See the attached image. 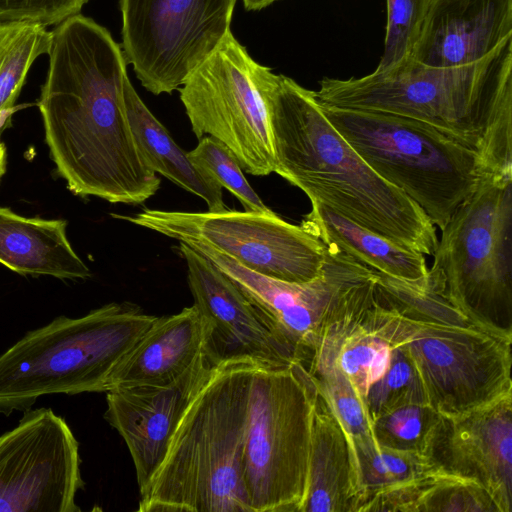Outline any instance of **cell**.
Here are the masks:
<instances>
[{"mask_svg": "<svg viewBox=\"0 0 512 512\" xmlns=\"http://www.w3.org/2000/svg\"><path fill=\"white\" fill-rule=\"evenodd\" d=\"M278 0H242L244 8L247 11L262 10Z\"/></svg>", "mask_w": 512, "mask_h": 512, "instance_id": "1f68e13d", "label": "cell"}, {"mask_svg": "<svg viewBox=\"0 0 512 512\" xmlns=\"http://www.w3.org/2000/svg\"><path fill=\"white\" fill-rule=\"evenodd\" d=\"M424 454L438 471L478 483L499 512H512V391L441 415Z\"/></svg>", "mask_w": 512, "mask_h": 512, "instance_id": "2e32d148", "label": "cell"}, {"mask_svg": "<svg viewBox=\"0 0 512 512\" xmlns=\"http://www.w3.org/2000/svg\"><path fill=\"white\" fill-rule=\"evenodd\" d=\"M512 37V0H431L409 58L426 66L477 62Z\"/></svg>", "mask_w": 512, "mask_h": 512, "instance_id": "ac0fdd59", "label": "cell"}, {"mask_svg": "<svg viewBox=\"0 0 512 512\" xmlns=\"http://www.w3.org/2000/svg\"><path fill=\"white\" fill-rule=\"evenodd\" d=\"M155 319L134 303L112 302L28 332L0 355V414L26 412L47 394L106 392Z\"/></svg>", "mask_w": 512, "mask_h": 512, "instance_id": "8992f818", "label": "cell"}, {"mask_svg": "<svg viewBox=\"0 0 512 512\" xmlns=\"http://www.w3.org/2000/svg\"><path fill=\"white\" fill-rule=\"evenodd\" d=\"M273 74L229 32L179 88L196 137L217 139L255 176H267L275 167L265 102Z\"/></svg>", "mask_w": 512, "mask_h": 512, "instance_id": "30bf717a", "label": "cell"}, {"mask_svg": "<svg viewBox=\"0 0 512 512\" xmlns=\"http://www.w3.org/2000/svg\"><path fill=\"white\" fill-rule=\"evenodd\" d=\"M188 156L222 188L229 190L241 202L245 211L273 213L248 183L234 153L223 143L211 136H204L188 152Z\"/></svg>", "mask_w": 512, "mask_h": 512, "instance_id": "83f0119b", "label": "cell"}, {"mask_svg": "<svg viewBox=\"0 0 512 512\" xmlns=\"http://www.w3.org/2000/svg\"><path fill=\"white\" fill-rule=\"evenodd\" d=\"M441 232L430 279L460 311L512 336V177L486 178Z\"/></svg>", "mask_w": 512, "mask_h": 512, "instance_id": "ba28073f", "label": "cell"}, {"mask_svg": "<svg viewBox=\"0 0 512 512\" xmlns=\"http://www.w3.org/2000/svg\"><path fill=\"white\" fill-rule=\"evenodd\" d=\"M257 363L213 367L188 404L139 512H251L243 481L248 397Z\"/></svg>", "mask_w": 512, "mask_h": 512, "instance_id": "5b68a950", "label": "cell"}, {"mask_svg": "<svg viewBox=\"0 0 512 512\" xmlns=\"http://www.w3.org/2000/svg\"><path fill=\"white\" fill-rule=\"evenodd\" d=\"M186 245L213 263L242 291L306 367L324 328L375 283L373 269L329 246L317 278L291 283L251 271L205 244Z\"/></svg>", "mask_w": 512, "mask_h": 512, "instance_id": "7c38bea8", "label": "cell"}, {"mask_svg": "<svg viewBox=\"0 0 512 512\" xmlns=\"http://www.w3.org/2000/svg\"><path fill=\"white\" fill-rule=\"evenodd\" d=\"M124 99L135 141L149 168L203 199L208 211L226 210L222 187L176 144L165 126L144 104L129 78L125 82Z\"/></svg>", "mask_w": 512, "mask_h": 512, "instance_id": "603a6c76", "label": "cell"}, {"mask_svg": "<svg viewBox=\"0 0 512 512\" xmlns=\"http://www.w3.org/2000/svg\"><path fill=\"white\" fill-rule=\"evenodd\" d=\"M178 251L187 265L193 306L206 324L204 352L214 366L237 360L275 366L302 363L222 271L184 243Z\"/></svg>", "mask_w": 512, "mask_h": 512, "instance_id": "9a60e30c", "label": "cell"}, {"mask_svg": "<svg viewBox=\"0 0 512 512\" xmlns=\"http://www.w3.org/2000/svg\"><path fill=\"white\" fill-rule=\"evenodd\" d=\"M90 0H0V23L57 26L81 13Z\"/></svg>", "mask_w": 512, "mask_h": 512, "instance_id": "4dcf8cb0", "label": "cell"}, {"mask_svg": "<svg viewBox=\"0 0 512 512\" xmlns=\"http://www.w3.org/2000/svg\"><path fill=\"white\" fill-rule=\"evenodd\" d=\"M300 225L326 246L388 276L410 282L427 276L424 254L364 228L321 203L311 202V210Z\"/></svg>", "mask_w": 512, "mask_h": 512, "instance_id": "7402d4cb", "label": "cell"}, {"mask_svg": "<svg viewBox=\"0 0 512 512\" xmlns=\"http://www.w3.org/2000/svg\"><path fill=\"white\" fill-rule=\"evenodd\" d=\"M431 0H387L384 51L375 72L407 60Z\"/></svg>", "mask_w": 512, "mask_h": 512, "instance_id": "f1b7e54d", "label": "cell"}, {"mask_svg": "<svg viewBox=\"0 0 512 512\" xmlns=\"http://www.w3.org/2000/svg\"><path fill=\"white\" fill-rule=\"evenodd\" d=\"M406 512H499L478 483L437 472L421 482Z\"/></svg>", "mask_w": 512, "mask_h": 512, "instance_id": "484cf974", "label": "cell"}, {"mask_svg": "<svg viewBox=\"0 0 512 512\" xmlns=\"http://www.w3.org/2000/svg\"><path fill=\"white\" fill-rule=\"evenodd\" d=\"M374 274L361 318L408 357L435 411L460 414L512 391V336L460 311L428 273L417 282Z\"/></svg>", "mask_w": 512, "mask_h": 512, "instance_id": "3957f363", "label": "cell"}, {"mask_svg": "<svg viewBox=\"0 0 512 512\" xmlns=\"http://www.w3.org/2000/svg\"><path fill=\"white\" fill-rule=\"evenodd\" d=\"M7 164V152L6 147L2 141H0V178L5 173Z\"/></svg>", "mask_w": 512, "mask_h": 512, "instance_id": "d6a6232c", "label": "cell"}, {"mask_svg": "<svg viewBox=\"0 0 512 512\" xmlns=\"http://www.w3.org/2000/svg\"><path fill=\"white\" fill-rule=\"evenodd\" d=\"M318 393L308 368L256 364L251 377L243 481L251 512H299Z\"/></svg>", "mask_w": 512, "mask_h": 512, "instance_id": "9c48e42d", "label": "cell"}, {"mask_svg": "<svg viewBox=\"0 0 512 512\" xmlns=\"http://www.w3.org/2000/svg\"><path fill=\"white\" fill-rule=\"evenodd\" d=\"M265 102L274 172L349 220L422 254L433 255L435 225L404 192L380 177L334 128L315 91L273 74Z\"/></svg>", "mask_w": 512, "mask_h": 512, "instance_id": "7a4b0ae2", "label": "cell"}, {"mask_svg": "<svg viewBox=\"0 0 512 512\" xmlns=\"http://www.w3.org/2000/svg\"><path fill=\"white\" fill-rule=\"evenodd\" d=\"M348 436L318 391L312 413L307 486L299 512H355Z\"/></svg>", "mask_w": 512, "mask_h": 512, "instance_id": "ffe728a7", "label": "cell"}, {"mask_svg": "<svg viewBox=\"0 0 512 512\" xmlns=\"http://www.w3.org/2000/svg\"><path fill=\"white\" fill-rule=\"evenodd\" d=\"M51 31L24 22L0 23V135L35 60L48 53Z\"/></svg>", "mask_w": 512, "mask_h": 512, "instance_id": "d4e9b609", "label": "cell"}, {"mask_svg": "<svg viewBox=\"0 0 512 512\" xmlns=\"http://www.w3.org/2000/svg\"><path fill=\"white\" fill-rule=\"evenodd\" d=\"M213 367L203 349L167 385L122 387L106 392L104 418L128 447L139 493L160 467L180 419Z\"/></svg>", "mask_w": 512, "mask_h": 512, "instance_id": "e0dca14e", "label": "cell"}, {"mask_svg": "<svg viewBox=\"0 0 512 512\" xmlns=\"http://www.w3.org/2000/svg\"><path fill=\"white\" fill-rule=\"evenodd\" d=\"M237 0H119L121 49L142 86L170 94L231 32Z\"/></svg>", "mask_w": 512, "mask_h": 512, "instance_id": "4fadbf2b", "label": "cell"}, {"mask_svg": "<svg viewBox=\"0 0 512 512\" xmlns=\"http://www.w3.org/2000/svg\"><path fill=\"white\" fill-rule=\"evenodd\" d=\"M205 336L206 324L193 305L173 315L156 317L115 368L107 391L173 382L204 349Z\"/></svg>", "mask_w": 512, "mask_h": 512, "instance_id": "d6986e66", "label": "cell"}, {"mask_svg": "<svg viewBox=\"0 0 512 512\" xmlns=\"http://www.w3.org/2000/svg\"><path fill=\"white\" fill-rule=\"evenodd\" d=\"M320 106L360 157L440 229L492 176L477 152L426 123L386 112Z\"/></svg>", "mask_w": 512, "mask_h": 512, "instance_id": "52a82bcc", "label": "cell"}, {"mask_svg": "<svg viewBox=\"0 0 512 512\" xmlns=\"http://www.w3.org/2000/svg\"><path fill=\"white\" fill-rule=\"evenodd\" d=\"M78 442L50 408L25 412L0 436V512H76Z\"/></svg>", "mask_w": 512, "mask_h": 512, "instance_id": "5bb4252c", "label": "cell"}, {"mask_svg": "<svg viewBox=\"0 0 512 512\" xmlns=\"http://www.w3.org/2000/svg\"><path fill=\"white\" fill-rule=\"evenodd\" d=\"M440 416L425 402H402L385 410L372 421V434L385 446L424 454Z\"/></svg>", "mask_w": 512, "mask_h": 512, "instance_id": "4316f807", "label": "cell"}, {"mask_svg": "<svg viewBox=\"0 0 512 512\" xmlns=\"http://www.w3.org/2000/svg\"><path fill=\"white\" fill-rule=\"evenodd\" d=\"M67 222L0 207V264L22 275L85 280L91 271L67 238Z\"/></svg>", "mask_w": 512, "mask_h": 512, "instance_id": "44dd1931", "label": "cell"}, {"mask_svg": "<svg viewBox=\"0 0 512 512\" xmlns=\"http://www.w3.org/2000/svg\"><path fill=\"white\" fill-rule=\"evenodd\" d=\"M322 105L426 123L477 152L490 175L512 177V37L485 58L433 67L410 58L360 78H323Z\"/></svg>", "mask_w": 512, "mask_h": 512, "instance_id": "277c9868", "label": "cell"}, {"mask_svg": "<svg viewBox=\"0 0 512 512\" xmlns=\"http://www.w3.org/2000/svg\"><path fill=\"white\" fill-rule=\"evenodd\" d=\"M115 219L157 232L179 243L205 244L258 274L291 283L317 278L327 246L275 212L226 209L220 212L165 211L145 208Z\"/></svg>", "mask_w": 512, "mask_h": 512, "instance_id": "8fae6325", "label": "cell"}, {"mask_svg": "<svg viewBox=\"0 0 512 512\" xmlns=\"http://www.w3.org/2000/svg\"><path fill=\"white\" fill-rule=\"evenodd\" d=\"M38 101L57 171L76 195L141 204L160 188L125 105L127 62L111 33L81 13L51 31Z\"/></svg>", "mask_w": 512, "mask_h": 512, "instance_id": "6da1fadb", "label": "cell"}, {"mask_svg": "<svg viewBox=\"0 0 512 512\" xmlns=\"http://www.w3.org/2000/svg\"><path fill=\"white\" fill-rule=\"evenodd\" d=\"M390 347L388 370L369 388L364 399L371 422L385 410L399 403L407 401L427 403L408 357L399 348Z\"/></svg>", "mask_w": 512, "mask_h": 512, "instance_id": "f546056e", "label": "cell"}, {"mask_svg": "<svg viewBox=\"0 0 512 512\" xmlns=\"http://www.w3.org/2000/svg\"><path fill=\"white\" fill-rule=\"evenodd\" d=\"M348 440L355 477V512H365L377 498L440 472L424 454L385 446L373 434Z\"/></svg>", "mask_w": 512, "mask_h": 512, "instance_id": "cb8c5ba5", "label": "cell"}]
</instances>
